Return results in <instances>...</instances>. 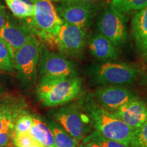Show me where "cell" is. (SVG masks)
Here are the masks:
<instances>
[{"mask_svg": "<svg viewBox=\"0 0 147 147\" xmlns=\"http://www.w3.org/2000/svg\"><path fill=\"white\" fill-rule=\"evenodd\" d=\"M136 66L123 62L106 61L97 64L91 69L95 83L103 86L132 84L140 73Z\"/></svg>", "mask_w": 147, "mask_h": 147, "instance_id": "277c9868", "label": "cell"}, {"mask_svg": "<svg viewBox=\"0 0 147 147\" xmlns=\"http://www.w3.org/2000/svg\"><path fill=\"white\" fill-rule=\"evenodd\" d=\"M18 117L16 110L7 108H0V133L5 130L14 129L15 121Z\"/></svg>", "mask_w": 147, "mask_h": 147, "instance_id": "44dd1931", "label": "cell"}, {"mask_svg": "<svg viewBox=\"0 0 147 147\" xmlns=\"http://www.w3.org/2000/svg\"><path fill=\"white\" fill-rule=\"evenodd\" d=\"M29 147H44V146H42V144H40V143H38V144H34V145H32V146H29Z\"/></svg>", "mask_w": 147, "mask_h": 147, "instance_id": "f546056e", "label": "cell"}, {"mask_svg": "<svg viewBox=\"0 0 147 147\" xmlns=\"http://www.w3.org/2000/svg\"><path fill=\"white\" fill-rule=\"evenodd\" d=\"M96 102L104 109L114 113L121 106L138 98L133 92L125 87L119 85L103 86L95 91Z\"/></svg>", "mask_w": 147, "mask_h": 147, "instance_id": "8fae6325", "label": "cell"}, {"mask_svg": "<svg viewBox=\"0 0 147 147\" xmlns=\"http://www.w3.org/2000/svg\"><path fill=\"white\" fill-rule=\"evenodd\" d=\"M1 88L0 87V93H1Z\"/></svg>", "mask_w": 147, "mask_h": 147, "instance_id": "1f68e13d", "label": "cell"}, {"mask_svg": "<svg viewBox=\"0 0 147 147\" xmlns=\"http://www.w3.org/2000/svg\"><path fill=\"white\" fill-rule=\"evenodd\" d=\"M89 49L92 56L100 61H112L119 57L117 47L99 32L93 34L90 38Z\"/></svg>", "mask_w": 147, "mask_h": 147, "instance_id": "5bb4252c", "label": "cell"}, {"mask_svg": "<svg viewBox=\"0 0 147 147\" xmlns=\"http://www.w3.org/2000/svg\"><path fill=\"white\" fill-rule=\"evenodd\" d=\"M34 36H36L24 20L14 19L9 15L4 26L0 30V38L10 45L14 54Z\"/></svg>", "mask_w": 147, "mask_h": 147, "instance_id": "7c38bea8", "label": "cell"}, {"mask_svg": "<svg viewBox=\"0 0 147 147\" xmlns=\"http://www.w3.org/2000/svg\"><path fill=\"white\" fill-rule=\"evenodd\" d=\"M34 124V118L28 115L20 116L14 125V132L16 133H27L29 132Z\"/></svg>", "mask_w": 147, "mask_h": 147, "instance_id": "603a6c76", "label": "cell"}, {"mask_svg": "<svg viewBox=\"0 0 147 147\" xmlns=\"http://www.w3.org/2000/svg\"><path fill=\"white\" fill-rule=\"evenodd\" d=\"M134 147H147V121L136 129Z\"/></svg>", "mask_w": 147, "mask_h": 147, "instance_id": "d4e9b609", "label": "cell"}, {"mask_svg": "<svg viewBox=\"0 0 147 147\" xmlns=\"http://www.w3.org/2000/svg\"><path fill=\"white\" fill-rule=\"evenodd\" d=\"M79 147H102L100 145L95 144L93 142H84L82 141V142L80 144Z\"/></svg>", "mask_w": 147, "mask_h": 147, "instance_id": "f1b7e54d", "label": "cell"}, {"mask_svg": "<svg viewBox=\"0 0 147 147\" xmlns=\"http://www.w3.org/2000/svg\"><path fill=\"white\" fill-rule=\"evenodd\" d=\"M34 124L29 133L34 138L44 147H55L54 137L47 123L43 122L39 117H33Z\"/></svg>", "mask_w": 147, "mask_h": 147, "instance_id": "2e32d148", "label": "cell"}, {"mask_svg": "<svg viewBox=\"0 0 147 147\" xmlns=\"http://www.w3.org/2000/svg\"><path fill=\"white\" fill-rule=\"evenodd\" d=\"M82 91V80L75 77H41L36 87L40 102L48 107L64 105L76 98Z\"/></svg>", "mask_w": 147, "mask_h": 147, "instance_id": "7a4b0ae2", "label": "cell"}, {"mask_svg": "<svg viewBox=\"0 0 147 147\" xmlns=\"http://www.w3.org/2000/svg\"><path fill=\"white\" fill-rule=\"evenodd\" d=\"M13 143L16 147H29L38 144L29 132L27 133H16L13 137Z\"/></svg>", "mask_w": 147, "mask_h": 147, "instance_id": "cb8c5ba5", "label": "cell"}, {"mask_svg": "<svg viewBox=\"0 0 147 147\" xmlns=\"http://www.w3.org/2000/svg\"><path fill=\"white\" fill-rule=\"evenodd\" d=\"M13 69V51L5 40L0 38V70L12 71Z\"/></svg>", "mask_w": 147, "mask_h": 147, "instance_id": "ffe728a7", "label": "cell"}, {"mask_svg": "<svg viewBox=\"0 0 147 147\" xmlns=\"http://www.w3.org/2000/svg\"><path fill=\"white\" fill-rule=\"evenodd\" d=\"M101 0H53L58 3H97Z\"/></svg>", "mask_w": 147, "mask_h": 147, "instance_id": "4316f807", "label": "cell"}, {"mask_svg": "<svg viewBox=\"0 0 147 147\" xmlns=\"http://www.w3.org/2000/svg\"><path fill=\"white\" fill-rule=\"evenodd\" d=\"M99 2L59 3L55 7L59 16L63 22L86 29L90 26L93 18L102 6V3Z\"/></svg>", "mask_w": 147, "mask_h": 147, "instance_id": "30bf717a", "label": "cell"}, {"mask_svg": "<svg viewBox=\"0 0 147 147\" xmlns=\"http://www.w3.org/2000/svg\"><path fill=\"white\" fill-rule=\"evenodd\" d=\"M82 141L95 143L102 147H127L122 143L104 137L97 131L92 132L87 137L84 138Z\"/></svg>", "mask_w": 147, "mask_h": 147, "instance_id": "7402d4cb", "label": "cell"}, {"mask_svg": "<svg viewBox=\"0 0 147 147\" xmlns=\"http://www.w3.org/2000/svg\"><path fill=\"white\" fill-rule=\"evenodd\" d=\"M87 43L85 29L63 22L56 42V47L61 54L65 57L78 58L83 53Z\"/></svg>", "mask_w": 147, "mask_h": 147, "instance_id": "9c48e42d", "label": "cell"}, {"mask_svg": "<svg viewBox=\"0 0 147 147\" xmlns=\"http://www.w3.org/2000/svg\"><path fill=\"white\" fill-rule=\"evenodd\" d=\"M14 129L5 130L0 133V147H5L14 136Z\"/></svg>", "mask_w": 147, "mask_h": 147, "instance_id": "484cf974", "label": "cell"}, {"mask_svg": "<svg viewBox=\"0 0 147 147\" xmlns=\"http://www.w3.org/2000/svg\"><path fill=\"white\" fill-rule=\"evenodd\" d=\"M131 34L138 54L147 57V6L138 11L133 16Z\"/></svg>", "mask_w": 147, "mask_h": 147, "instance_id": "9a60e30c", "label": "cell"}, {"mask_svg": "<svg viewBox=\"0 0 147 147\" xmlns=\"http://www.w3.org/2000/svg\"><path fill=\"white\" fill-rule=\"evenodd\" d=\"M38 67L42 77L78 76L74 63L61 54L52 52L40 44Z\"/></svg>", "mask_w": 147, "mask_h": 147, "instance_id": "ba28073f", "label": "cell"}, {"mask_svg": "<svg viewBox=\"0 0 147 147\" xmlns=\"http://www.w3.org/2000/svg\"><path fill=\"white\" fill-rule=\"evenodd\" d=\"M143 81H144V83L145 84V86H146V87H147V76H145V78H144V80H143Z\"/></svg>", "mask_w": 147, "mask_h": 147, "instance_id": "4dcf8cb0", "label": "cell"}, {"mask_svg": "<svg viewBox=\"0 0 147 147\" xmlns=\"http://www.w3.org/2000/svg\"><path fill=\"white\" fill-rule=\"evenodd\" d=\"M13 15L21 20L32 18L34 14V6L27 4L23 0H5Z\"/></svg>", "mask_w": 147, "mask_h": 147, "instance_id": "ac0fdd59", "label": "cell"}, {"mask_svg": "<svg viewBox=\"0 0 147 147\" xmlns=\"http://www.w3.org/2000/svg\"><path fill=\"white\" fill-rule=\"evenodd\" d=\"M98 32L110 40L117 47H121L128 40L126 18L111 3L103 10L97 18Z\"/></svg>", "mask_w": 147, "mask_h": 147, "instance_id": "8992f818", "label": "cell"}, {"mask_svg": "<svg viewBox=\"0 0 147 147\" xmlns=\"http://www.w3.org/2000/svg\"><path fill=\"white\" fill-rule=\"evenodd\" d=\"M111 5L122 14L138 12L147 6V0H112Z\"/></svg>", "mask_w": 147, "mask_h": 147, "instance_id": "d6986e66", "label": "cell"}, {"mask_svg": "<svg viewBox=\"0 0 147 147\" xmlns=\"http://www.w3.org/2000/svg\"><path fill=\"white\" fill-rule=\"evenodd\" d=\"M84 104L91 125L97 131L108 139L122 143L127 147H134L136 130L95 101L87 99Z\"/></svg>", "mask_w": 147, "mask_h": 147, "instance_id": "6da1fadb", "label": "cell"}, {"mask_svg": "<svg viewBox=\"0 0 147 147\" xmlns=\"http://www.w3.org/2000/svg\"><path fill=\"white\" fill-rule=\"evenodd\" d=\"M52 115L58 123L76 140H82L91 130L87 115L80 111L76 104H70L53 110Z\"/></svg>", "mask_w": 147, "mask_h": 147, "instance_id": "52a82bcc", "label": "cell"}, {"mask_svg": "<svg viewBox=\"0 0 147 147\" xmlns=\"http://www.w3.org/2000/svg\"><path fill=\"white\" fill-rule=\"evenodd\" d=\"M24 21L37 38L51 47H56L63 21L57 12L53 0H35L32 17Z\"/></svg>", "mask_w": 147, "mask_h": 147, "instance_id": "3957f363", "label": "cell"}, {"mask_svg": "<svg viewBox=\"0 0 147 147\" xmlns=\"http://www.w3.org/2000/svg\"><path fill=\"white\" fill-rule=\"evenodd\" d=\"M40 43L34 36L14 54V67L24 87H31L36 82Z\"/></svg>", "mask_w": 147, "mask_h": 147, "instance_id": "5b68a950", "label": "cell"}, {"mask_svg": "<svg viewBox=\"0 0 147 147\" xmlns=\"http://www.w3.org/2000/svg\"><path fill=\"white\" fill-rule=\"evenodd\" d=\"M112 113L136 130L147 121V103L138 97Z\"/></svg>", "mask_w": 147, "mask_h": 147, "instance_id": "4fadbf2b", "label": "cell"}, {"mask_svg": "<svg viewBox=\"0 0 147 147\" xmlns=\"http://www.w3.org/2000/svg\"><path fill=\"white\" fill-rule=\"evenodd\" d=\"M7 18H8V14L5 10V5L0 1V30L4 26L7 21Z\"/></svg>", "mask_w": 147, "mask_h": 147, "instance_id": "83f0119b", "label": "cell"}, {"mask_svg": "<svg viewBox=\"0 0 147 147\" xmlns=\"http://www.w3.org/2000/svg\"><path fill=\"white\" fill-rule=\"evenodd\" d=\"M47 125L52 131L55 147H76L78 141L71 137L59 124L54 121H47Z\"/></svg>", "mask_w": 147, "mask_h": 147, "instance_id": "e0dca14e", "label": "cell"}]
</instances>
